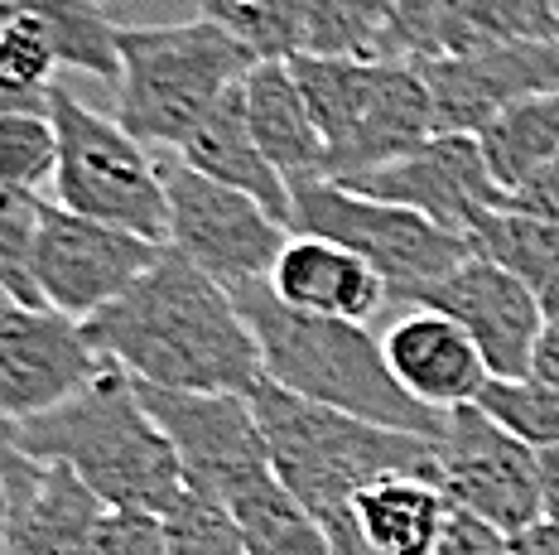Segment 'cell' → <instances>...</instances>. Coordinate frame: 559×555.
I'll return each mask as SVG.
<instances>
[{
    "label": "cell",
    "instance_id": "1",
    "mask_svg": "<svg viewBox=\"0 0 559 555\" xmlns=\"http://www.w3.org/2000/svg\"><path fill=\"white\" fill-rule=\"evenodd\" d=\"M83 329L92 349L140 387L251 397L265 381L261 343L237 295L174 247Z\"/></svg>",
    "mask_w": 559,
    "mask_h": 555
},
{
    "label": "cell",
    "instance_id": "35",
    "mask_svg": "<svg viewBox=\"0 0 559 555\" xmlns=\"http://www.w3.org/2000/svg\"><path fill=\"white\" fill-rule=\"evenodd\" d=\"M435 555H507V536L497 527L468 517V512H453L449 531H444V541H439Z\"/></svg>",
    "mask_w": 559,
    "mask_h": 555
},
{
    "label": "cell",
    "instance_id": "2",
    "mask_svg": "<svg viewBox=\"0 0 559 555\" xmlns=\"http://www.w3.org/2000/svg\"><path fill=\"white\" fill-rule=\"evenodd\" d=\"M251 406L265 430V445H271L280 483L309 507L333 555H367L353 527V503L371 483L395 479V473L439 483V449L425 435L313 406L305 397H289L275 381H261L251 391Z\"/></svg>",
    "mask_w": 559,
    "mask_h": 555
},
{
    "label": "cell",
    "instance_id": "36",
    "mask_svg": "<svg viewBox=\"0 0 559 555\" xmlns=\"http://www.w3.org/2000/svg\"><path fill=\"white\" fill-rule=\"evenodd\" d=\"M511 208H516V213H535V217H555L559 223V155L521 193H511Z\"/></svg>",
    "mask_w": 559,
    "mask_h": 555
},
{
    "label": "cell",
    "instance_id": "4",
    "mask_svg": "<svg viewBox=\"0 0 559 555\" xmlns=\"http://www.w3.org/2000/svg\"><path fill=\"white\" fill-rule=\"evenodd\" d=\"M10 430L34 459L68 464L107 507L165 517L189 493L169 435L121 367H107L87 391L34 421H10Z\"/></svg>",
    "mask_w": 559,
    "mask_h": 555
},
{
    "label": "cell",
    "instance_id": "16",
    "mask_svg": "<svg viewBox=\"0 0 559 555\" xmlns=\"http://www.w3.org/2000/svg\"><path fill=\"white\" fill-rule=\"evenodd\" d=\"M381 349L395 381L429 411H459V406H477L492 381L483 349L468 339L459 319L439 315V309L415 305L411 315H401L381 333Z\"/></svg>",
    "mask_w": 559,
    "mask_h": 555
},
{
    "label": "cell",
    "instance_id": "39",
    "mask_svg": "<svg viewBox=\"0 0 559 555\" xmlns=\"http://www.w3.org/2000/svg\"><path fill=\"white\" fill-rule=\"evenodd\" d=\"M540 454V497H545V522L559 527V445L535 449Z\"/></svg>",
    "mask_w": 559,
    "mask_h": 555
},
{
    "label": "cell",
    "instance_id": "37",
    "mask_svg": "<svg viewBox=\"0 0 559 555\" xmlns=\"http://www.w3.org/2000/svg\"><path fill=\"white\" fill-rule=\"evenodd\" d=\"M53 87H29L0 68V117H29V111H49Z\"/></svg>",
    "mask_w": 559,
    "mask_h": 555
},
{
    "label": "cell",
    "instance_id": "10",
    "mask_svg": "<svg viewBox=\"0 0 559 555\" xmlns=\"http://www.w3.org/2000/svg\"><path fill=\"white\" fill-rule=\"evenodd\" d=\"M140 401L150 406L159 430L169 435L179 469H183V488L227 507L237 493L275 479L271 445H265V430L255 421L251 397L140 387Z\"/></svg>",
    "mask_w": 559,
    "mask_h": 555
},
{
    "label": "cell",
    "instance_id": "33",
    "mask_svg": "<svg viewBox=\"0 0 559 555\" xmlns=\"http://www.w3.org/2000/svg\"><path fill=\"white\" fill-rule=\"evenodd\" d=\"M92 555H174L169 527L155 512H126V507H107L92 536Z\"/></svg>",
    "mask_w": 559,
    "mask_h": 555
},
{
    "label": "cell",
    "instance_id": "21",
    "mask_svg": "<svg viewBox=\"0 0 559 555\" xmlns=\"http://www.w3.org/2000/svg\"><path fill=\"white\" fill-rule=\"evenodd\" d=\"M107 503L87 488L68 464H44L34 488L20 503L15 531L0 555H92L97 522Z\"/></svg>",
    "mask_w": 559,
    "mask_h": 555
},
{
    "label": "cell",
    "instance_id": "19",
    "mask_svg": "<svg viewBox=\"0 0 559 555\" xmlns=\"http://www.w3.org/2000/svg\"><path fill=\"white\" fill-rule=\"evenodd\" d=\"M241 83H247V78H241ZM241 83L217 102L213 117L198 126L174 155H179L183 165H193L198 175L227 184V189H237V193H251L265 213H275L280 223L289 227L295 193H289V184L280 179V169L261 155V145H255V135L247 126V97H241Z\"/></svg>",
    "mask_w": 559,
    "mask_h": 555
},
{
    "label": "cell",
    "instance_id": "15",
    "mask_svg": "<svg viewBox=\"0 0 559 555\" xmlns=\"http://www.w3.org/2000/svg\"><path fill=\"white\" fill-rule=\"evenodd\" d=\"M435 97L439 131L477 135L507 107L540 92H559V39L497 44L477 54H449V59H415Z\"/></svg>",
    "mask_w": 559,
    "mask_h": 555
},
{
    "label": "cell",
    "instance_id": "11",
    "mask_svg": "<svg viewBox=\"0 0 559 555\" xmlns=\"http://www.w3.org/2000/svg\"><path fill=\"white\" fill-rule=\"evenodd\" d=\"M165 251L169 247L159 241L83 217L49 199L39 217V237H34V281H39L49 309L68 319H92L131 291Z\"/></svg>",
    "mask_w": 559,
    "mask_h": 555
},
{
    "label": "cell",
    "instance_id": "5",
    "mask_svg": "<svg viewBox=\"0 0 559 555\" xmlns=\"http://www.w3.org/2000/svg\"><path fill=\"white\" fill-rule=\"evenodd\" d=\"M255 68V54L213 20L193 25H121L116 121L140 145L179 150L217 111V102Z\"/></svg>",
    "mask_w": 559,
    "mask_h": 555
},
{
    "label": "cell",
    "instance_id": "28",
    "mask_svg": "<svg viewBox=\"0 0 559 555\" xmlns=\"http://www.w3.org/2000/svg\"><path fill=\"white\" fill-rule=\"evenodd\" d=\"M203 20L247 44L255 63H289L305 54V0H198Z\"/></svg>",
    "mask_w": 559,
    "mask_h": 555
},
{
    "label": "cell",
    "instance_id": "34",
    "mask_svg": "<svg viewBox=\"0 0 559 555\" xmlns=\"http://www.w3.org/2000/svg\"><path fill=\"white\" fill-rule=\"evenodd\" d=\"M63 54L53 49L49 34L25 29V25H0V68L29 87H53V68Z\"/></svg>",
    "mask_w": 559,
    "mask_h": 555
},
{
    "label": "cell",
    "instance_id": "29",
    "mask_svg": "<svg viewBox=\"0 0 559 555\" xmlns=\"http://www.w3.org/2000/svg\"><path fill=\"white\" fill-rule=\"evenodd\" d=\"M58 179V126L49 111L0 117V189L39 193Z\"/></svg>",
    "mask_w": 559,
    "mask_h": 555
},
{
    "label": "cell",
    "instance_id": "7",
    "mask_svg": "<svg viewBox=\"0 0 559 555\" xmlns=\"http://www.w3.org/2000/svg\"><path fill=\"white\" fill-rule=\"evenodd\" d=\"M289 233L329 237L337 247L357 251L371 271L386 281L391 299L415 305L429 285L453 275L473 257V241L429 223L425 213H411L401 203H381L367 193H353L333 179L295 189L289 208Z\"/></svg>",
    "mask_w": 559,
    "mask_h": 555
},
{
    "label": "cell",
    "instance_id": "12",
    "mask_svg": "<svg viewBox=\"0 0 559 555\" xmlns=\"http://www.w3.org/2000/svg\"><path fill=\"white\" fill-rule=\"evenodd\" d=\"M343 189L367 193V199H381V203H401L411 213H425L429 223L449 227L459 237H468L487 213L511 208L502 184L487 169L477 135H463V131L429 135L411 155L391 160V165L371 169V175L343 184Z\"/></svg>",
    "mask_w": 559,
    "mask_h": 555
},
{
    "label": "cell",
    "instance_id": "31",
    "mask_svg": "<svg viewBox=\"0 0 559 555\" xmlns=\"http://www.w3.org/2000/svg\"><path fill=\"white\" fill-rule=\"evenodd\" d=\"M463 10L473 54L497 44L559 39V0H463Z\"/></svg>",
    "mask_w": 559,
    "mask_h": 555
},
{
    "label": "cell",
    "instance_id": "14",
    "mask_svg": "<svg viewBox=\"0 0 559 555\" xmlns=\"http://www.w3.org/2000/svg\"><path fill=\"white\" fill-rule=\"evenodd\" d=\"M415 305L459 319L468 329V339L483 349L492 377L516 381L535 373V353H540V333H545V305L516 271H507V265L473 251L453 275L429 285Z\"/></svg>",
    "mask_w": 559,
    "mask_h": 555
},
{
    "label": "cell",
    "instance_id": "25",
    "mask_svg": "<svg viewBox=\"0 0 559 555\" xmlns=\"http://www.w3.org/2000/svg\"><path fill=\"white\" fill-rule=\"evenodd\" d=\"M468 241H473L477 257L516 271L521 281L540 295L545 315L559 309V223L555 217L502 208V213H487L468 233Z\"/></svg>",
    "mask_w": 559,
    "mask_h": 555
},
{
    "label": "cell",
    "instance_id": "38",
    "mask_svg": "<svg viewBox=\"0 0 559 555\" xmlns=\"http://www.w3.org/2000/svg\"><path fill=\"white\" fill-rule=\"evenodd\" d=\"M507 555H559V527L535 522L521 536H507Z\"/></svg>",
    "mask_w": 559,
    "mask_h": 555
},
{
    "label": "cell",
    "instance_id": "24",
    "mask_svg": "<svg viewBox=\"0 0 559 555\" xmlns=\"http://www.w3.org/2000/svg\"><path fill=\"white\" fill-rule=\"evenodd\" d=\"M305 54L357 63H411L395 44V0H305Z\"/></svg>",
    "mask_w": 559,
    "mask_h": 555
},
{
    "label": "cell",
    "instance_id": "17",
    "mask_svg": "<svg viewBox=\"0 0 559 555\" xmlns=\"http://www.w3.org/2000/svg\"><path fill=\"white\" fill-rule=\"evenodd\" d=\"M271 291L289 309H305V315H323V319H353V323H367L391 299L386 281L357 251L309 233H289L271 271Z\"/></svg>",
    "mask_w": 559,
    "mask_h": 555
},
{
    "label": "cell",
    "instance_id": "23",
    "mask_svg": "<svg viewBox=\"0 0 559 555\" xmlns=\"http://www.w3.org/2000/svg\"><path fill=\"white\" fill-rule=\"evenodd\" d=\"M477 145L507 199L521 193L559 155V92H540V97L507 107L477 131Z\"/></svg>",
    "mask_w": 559,
    "mask_h": 555
},
{
    "label": "cell",
    "instance_id": "20",
    "mask_svg": "<svg viewBox=\"0 0 559 555\" xmlns=\"http://www.w3.org/2000/svg\"><path fill=\"white\" fill-rule=\"evenodd\" d=\"M453 503L435 479L395 473L353 503V527L367 555H435L449 531Z\"/></svg>",
    "mask_w": 559,
    "mask_h": 555
},
{
    "label": "cell",
    "instance_id": "6",
    "mask_svg": "<svg viewBox=\"0 0 559 555\" xmlns=\"http://www.w3.org/2000/svg\"><path fill=\"white\" fill-rule=\"evenodd\" d=\"M49 117L58 126L53 203L169 247V203L165 184H159V160H150L145 145L116 117L83 107L58 83Z\"/></svg>",
    "mask_w": 559,
    "mask_h": 555
},
{
    "label": "cell",
    "instance_id": "22",
    "mask_svg": "<svg viewBox=\"0 0 559 555\" xmlns=\"http://www.w3.org/2000/svg\"><path fill=\"white\" fill-rule=\"evenodd\" d=\"M0 25H25L53 39L68 68L116 83L121 78V25L97 0H0Z\"/></svg>",
    "mask_w": 559,
    "mask_h": 555
},
{
    "label": "cell",
    "instance_id": "8",
    "mask_svg": "<svg viewBox=\"0 0 559 555\" xmlns=\"http://www.w3.org/2000/svg\"><path fill=\"white\" fill-rule=\"evenodd\" d=\"M159 184L169 203V247L227 291L271 285V271L289 241V227L265 213L251 193L198 175L179 155L159 160Z\"/></svg>",
    "mask_w": 559,
    "mask_h": 555
},
{
    "label": "cell",
    "instance_id": "3",
    "mask_svg": "<svg viewBox=\"0 0 559 555\" xmlns=\"http://www.w3.org/2000/svg\"><path fill=\"white\" fill-rule=\"evenodd\" d=\"M231 295H237L241 315H247L255 343H261L265 381L285 387L289 397L313 401V406L439 439L444 415L419 406L395 381L386 349H381V339L367 333V323L289 309L285 299H275L271 285H247V291Z\"/></svg>",
    "mask_w": 559,
    "mask_h": 555
},
{
    "label": "cell",
    "instance_id": "40",
    "mask_svg": "<svg viewBox=\"0 0 559 555\" xmlns=\"http://www.w3.org/2000/svg\"><path fill=\"white\" fill-rule=\"evenodd\" d=\"M5 309H15V299L5 295V285H0V315H5Z\"/></svg>",
    "mask_w": 559,
    "mask_h": 555
},
{
    "label": "cell",
    "instance_id": "30",
    "mask_svg": "<svg viewBox=\"0 0 559 555\" xmlns=\"http://www.w3.org/2000/svg\"><path fill=\"white\" fill-rule=\"evenodd\" d=\"M497 425H507L516 439L531 449H555L559 445V381L545 377H492L477 401Z\"/></svg>",
    "mask_w": 559,
    "mask_h": 555
},
{
    "label": "cell",
    "instance_id": "13",
    "mask_svg": "<svg viewBox=\"0 0 559 555\" xmlns=\"http://www.w3.org/2000/svg\"><path fill=\"white\" fill-rule=\"evenodd\" d=\"M83 319L58 309H5L0 315V421H34L63 406L107 373Z\"/></svg>",
    "mask_w": 559,
    "mask_h": 555
},
{
    "label": "cell",
    "instance_id": "9",
    "mask_svg": "<svg viewBox=\"0 0 559 555\" xmlns=\"http://www.w3.org/2000/svg\"><path fill=\"white\" fill-rule=\"evenodd\" d=\"M439 449V488L453 512H468L477 522L497 527L502 536H521L545 522L540 497V454L497 425L483 406L444 411Z\"/></svg>",
    "mask_w": 559,
    "mask_h": 555
},
{
    "label": "cell",
    "instance_id": "18",
    "mask_svg": "<svg viewBox=\"0 0 559 555\" xmlns=\"http://www.w3.org/2000/svg\"><path fill=\"white\" fill-rule=\"evenodd\" d=\"M247 97V126L261 145V155L280 169V179L289 184V193L305 184L329 179V145L313 121L305 92L295 83L289 63H255L241 83Z\"/></svg>",
    "mask_w": 559,
    "mask_h": 555
},
{
    "label": "cell",
    "instance_id": "27",
    "mask_svg": "<svg viewBox=\"0 0 559 555\" xmlns=\"http://www.w3.org/2000/svg\"><path fill=\"white\" fill-rule=\"evenodd\" d=\"M289 68H295V83L305 92L313 121H319V131H323V145H329V155H333L337 145H347V135L357 131V121L367 117L381 63L313 59V54H299V59H289Z\"/></svg>",
    "mask_w": 559,
    "mask_h": 555
},
{
    "label": "cell",
    "instance_id": "32",
    "mask_svg": "<svg viewBox=\"0 0 559 555\" xmlns=\"http://www.w3.org/2000/svg\"><path fill=\"white\" fill-rule=\"evenodd\" d=\"M165 527H169L174 555H251L247 536L237 531L227 507L193 488L165 512Z\"/></svg>",
    "mask_w": 559,
    "mask_h": 555
},
{
    "label": "cell",
    "instance_id": "26",
    "mask_svg": "<svg viewBox=\"0 0 559 555\" xmlns=\"http://www.w3.org/2000/svg\"><path fill=\"white\" fill-rule=\"evenodd\" d=\"M231 522L247 536L251 555H333L323 527L309 517V507L275 479L255 483L227 503Z\"/></svg>",
    "mask_w": 559,
    "mask_h": 555
}]
</instances>
